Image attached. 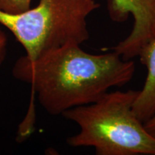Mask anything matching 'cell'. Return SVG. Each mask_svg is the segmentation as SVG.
<instances>
[{
	"mask_svg": "<svg viewBox=\"0 0 155 155\" xmlns=\"http://www.w3.org/2000/svg\"><path fill=\"white\" fill-rule=\"evenodd\" d=\"M32 0H0V11L19 14L30 8Z\"/></svg>",
	"mask_w": 155,
	"mask_h": 155,
	"instance_id": "8992f818",
	"label": "cell"
},
{
	"mask_svg": "<svg viewBox=\"0 0 155 155\" xmlns=\"http://www.w3.org/2000/svg\"><path fill=\"white\" fill-rule=\"evenodd\" d=\"M135 63L112 51L88 53L79 44H67L35 60L22 56L12 69L15 78L32 86L41 106L52 115L92 104L114 87L132 80Z\"/></svg>",
	"mask_w": 155,
	"mask_h": 155,
	"instance_id": "6da1fadb",
	"label": "cell"
},
{
	"mask_svg": "<svg viewBox=\"0 0 155 155\" xmlns=\"http://www.w3.org/2000/svg\"><path fill=\"white\" fill-rule=\"evenodd\" d=\"M7 51V37L5 32L0 29V66L5 61Z\"/></svg>",
	"mask_w": 155,
	"mask_h": 155,
	"instance_id": "52a82bcc",
	"label": "cell"
},
{
	"mask_svg": "<svg viewBox=\"0 0 155 155\" xmlns=\"http://www.w3.org/2000/svg\"><path fill=\"white\" fill-rule=\"evenodd\" d=\"M100 6L96 0H40L19 14L0 11V24L23 46L25 57L35 60L65 45L88 40L87 18Z\"/></svg>",
	"mask_w": 155,
	"mask_h": 155,
	"instance_id": "3957f363",
	"label": "cell"
},
{
	"mask_svg": "<svg viewBox=\"0 0 155 155\" xmlns=\"http://www.w3.org/2000/svg\"><path fill=\"white\" fill-rule=\"evenodd\" d=\"M140 62L147 70L144 84L134 101L133 109L143 123L155 114V38L141 48Z\"/></svg>",
	"mask_w": 155,
	"mask_h": 155,
	"instance_id": "5b68a950",
	"label": "cell"
},
{
	"mask_svg": "<svg viewBox=\"0 0 155 155\" xmlns=\"http://www.w3.org/2000/svg\"><path fill=\"white\" fill-rule=\"evenodd\" d=\"M138 93L108 91L92 104L63 112L62 116L80 128L67 144L92 147L97 155H155V138L133 109Z\"/></svg>",
	"mask_w": 155,
	"mask_h": 155,
	"instance_id": "7a4b0ae2",
	"label": "cell"
},
{
	"mask_svg": "<svg viewBox=\"0 0 155 155\" xmlns=\"http://www.w3.org/2000/svg\"><path fill=\"white\" fill-rule=\"evenodd\" d=\"M144 127L148 131V132L155 138V114L150 119L144 122Z\"/></svg>",
	"mask_w": 155,
	"mask_h": 155,
	"instance_id": "ba28073f",
	"label": "cell"
},
{
	"mask_svg": "<svg viewBox=\"0 0 155 155\" xmlns=\"http://www.w3.org/2000/svg\"><path fill=\"white\" fill-rule=\"evenodd\" d=\"M108 15L115 22H124L131 16L132 30L127 38L110 50L124 60L138 57L147 43L155 38V0H107Z\"/></svg>",
	"mask_w": 155,
	"mask_h": 155,
	"instance_id": "277c9868",
	"label": "cell"
}]
</instances>
